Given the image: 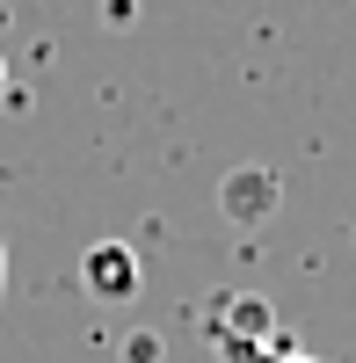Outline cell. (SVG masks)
I'll return each mask as SVG.
<instances>
[{"mask_svg": "<svg viewBox=\"0 0 356 363\" xmlns=\"http://www.w3.org/2000/svg\"><path fill=\"white\" fill-rule=\"evenodd\" d=\"M80 277H87V291H95V298H131V291H138V255L116 247V240H102V247H87Z\"/></svg>", "mask_w": 356, "mask_h": 363, "instance_id": "obj_1", "label": "cell"}, {"mask_svg": "<svg viewBox=\"0 0 356 363\" xmlns=\"http://www.w3.org/2000/svg\"><path fill=\"white\" fill-rule=\"evenodd\" d=\"M0 291H8V247H0Z\"/></svg>", "mask_w": 356, "mask_h": 363, "instance_id": "obj_3", "label": "cell"}, {"mask_svg": "<svg viewBox=\"0 0 356 363\" xmlns=\"http://www.w3.org/2000/svg\"><path fill=\"white\" fill-rule=\"evenodd\" d=\"M0 95H8V58H0Z\"/></svg>", "mask_w": 356, "mask_h": 363, "instance_id": "obj_4", "label": "cell"}, {"mask_svg": "<svg viewBox=\"0 0 356 363\" xmlns=\"http://www.w3.org/2000/svg\"><path fill=\"white\" fill-rule=\"evenodd\" d=\"M211 342H218L226 363H313V356L284 349V342H269V335H233V327H211Z\"/></svg>", "mask_w": 356, "mask_h": 363, "instance_id": "obj_2", "label": "cell"}]
</instances>
